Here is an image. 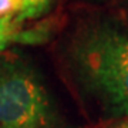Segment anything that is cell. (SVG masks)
I'll return each mask as SVG.
<instances>
[{"label":"cell","instance_id":"7a4b0ae2","mask_svg":"<svg viewBox=\"0 0 128 128\" xmlns=\"http://www.w3.org/2000/svg\"><path fill=\"white\" fill-rule=\"evenodd\" d=\"M0 128H74L41 70L17 53L0 56Z\"/></svg>","mask_w":128,"mask_h":128},{"label":"cell","instance_id":"8992f818","mask_svg":"<svg viewBox=\"0 0 128 128\" xmlns=\"http://www.w3.org/2000/svg\"><path fill=\"white\" fill-rule=\"evenodd\" d=\"M100 128H128V118L108 121V122H104Z\"/></svg>","mask_w":128,"mask_h":128},{"label":"cell","instance_id":"6da1fadb","mask_svg":"<svg viewBox=\"0 0 128 128\" xmlns=\"http://www.w3.org/2000/svg\"><path fill=\"white\" fill-rule=\"evenodd\" d=\"M66 77L101 121L128 118V28L104 17L78 22L64 41Z\"/></svg>","mask_w":128,"mask_h":128},{"label":"cell","instance_id":"3957f363","mask_svg":"<svg viewBox=\"0 0 128 128\" xmlns=\"http://www.w3.org/2000/svg\"><path fill=\"white\" fill-rule=\"evenodd\" d=\"M50 27L40 24L33 28L23 30L22 23L16 20V16L0 17V56L10 44H38L50 37Z\"/></svg>","mask_w":128,"mask_h":128},{"label":"cell","instance_id":"5b68a950","mask_svg":"<svg viewBox=\"0 0 128 128\" xmlns=\"http://www.w3.org/2000/svg\"><path fill=\"white\" fill-rule=\"evenodd\" d=\"M22 6L23 0H0V17L17 16Z\"/></svg>","mask_w":128,"mask_h":128},{"label":"cell","instance_id":"277c9868","mask_svg":"<svg viewBox=\"0 0 128 128\" xmlns=\"http://www.w3.org/2000/svg\"><path fill=\"white\" fill-rule=\"evenodd\" d=\"M54 0H23L22 10L16 16V20L18 23H23L27 20H36L40 18L50 12L53 7Z\"/></svg>","mask_w":128,"mask_h":128}]
</instances>
